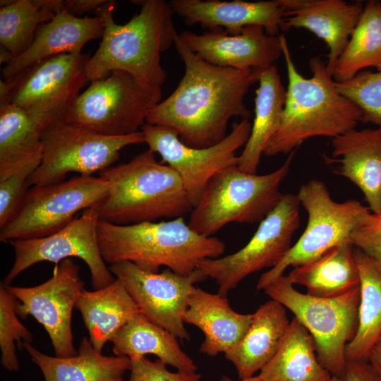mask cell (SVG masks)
<instances>
[{"label": "cell", "mask_w": 381, "mask_h": 381, "mask_svg": "<svg viewBox=\"0 0 381 381\" xmlns=\"http://www.w3.org/2000/svg\"><path fill=\"white\" fill-rule=\"evenodd\" d=\"M179 36L200 58L221 67L260 71L274 65L282 54L279 36L270 35L258 25L246 27L238 35L212 29L200 35L182 31Z\"/></svg>", "instance_id": "ac0fdd59"}, {"label": "cell", "mask_w": 381, "mask_h": 381, "mask_svg": "<svg viewBox=\"0 0 381 381\" xmlns=\"http://www.w3.org/2000/svg\"><path fill=\"white\" fill-rule=\"evenodd\" d=\"M111 342L115 356L131 358L152 354L178 371L196 373L198 370L194 361L181 349L177 338L141 313L123 326Z\"/></svg>", "instance_id": "f546056e"}, {"label": "cell", "mask_w": 381, "mask_h": 381, "mask_svg": "<svg viewBox=\"0 0 381 381\" xmlns=\"http://www.w3.org/2000/svg\"><path fill=\"white\" fill-rule=\"evenodd\" d=\"M160 101L130 74L114 71L90 82L61 119L106 135H127L140 131Z\"/></svg>", "instance_id": "9c48e42d"}, {"label": "cell", "mask_w": 381, "mask_h": 381, "mask_svg": "<svg viewBox=\"0 0 381 381\" xmlns=\"http://www.w3.org/2000/svg\"><path fill=\"white\" fill-rule=\"evenodd\" d=\"M219 381H262V380L258 375L249 378L239 379L238 380H234L226 375H222Z\"/></svg>", "instance_id": "ee69618b"}, {"label": "cell", "mask_w": 381, "mask_h": 381, "mask_svg": "<svg viewBox=\"0 0 381 381\" xmlns=\"http://www.w3.org/2000/svg\"><path fill=\"white\" fill-rule=\"evenodd\" d=\"M296 151L289 153L280 167L266 174L246 173L237 165L218 172L190 212L189 226L210 237L229 223H260L282 198L280 186Z\"/></svg>", "instance_id": "8992f818"}, {"label": "cell", "mask_w": 381, "mask_h": 381, "mask_svg": "<svg viewBox=\"0 0 381 381\" xmlns=\"http://www.w3.org/2000/svg\"><path fill=\"white\" fill-rule=\"evenodd\" d=\"M263 291L289 310L312 334L323 368L332 376L342 377L346 348L358 326L360 286L339 296L318 298L297 291L284 274Z\"/></svg>", "instance_id": "52a82bcc"}, {"label": "cell", "mask_w": 381, "mask_h": 381, "mask_svg": "<svg viewBox=\"0 0 381 381\" xmlns=\"http://www.w3.org/2000/svg\"><path fill=\"white\" fill-rule=\"evenodd\" d=\"M130 376L128 381H200L201 375L196 373L171 372L167 364L157 358L150 361L146 356L130 358Z\"/></svg>", "instance_id": "74e56055"}, {"label": "cell", "mask_w": 381, "mask_h": 381, "mask_svg": "<svg viewBox=\"0 0 381 381\" xmlns=\"http://www.w3.org/2000/svg\"><path fill=\"white\" fill-rule=\"evenodd\" d=\"M82 87L29 109L0 102V180L42 152L44 131L54 121L61 119Z\"/></svg>", "instance_id": "e0dca14e"}, {"label": "cell", "mask_w": 381, "mask_h": 381, "mask_svg": "<svg viewBox=\"0 0 381 381\" xmlns=\"http://www.w3.org/2000/svg\"><path fill=\"white\" fill-rule=\"evenodd\" d=\"M97 239L106 263L128 261L151 272L164 266L181 275L190 274L207 259L221 257L226 248L220 239L195 232L183 217L131 224L99 219Z\"/></svg>", "instance_id": "277c9868"}, {"label": "cell", "mask_w": 381, "mask_h": 381, "mask_svg": "<svg viewBox=\"0 0 381 381\" xmlns=\"http://www.w3.org/2000/svg\"><path fill=\"white\" fill-rule=\"evenodd\" d=\"M350 241L381 266V212H368L352 231Z\"/></svg>", "instance_id": "f35d334b"}, {"label": "cell", "mask_w": 381, "mask_h": 381, "mask_svg": "<svg viewBox=\"0 0 381 381\" xmlns=\"http://www.w3.org/2000/svg\"><path fill=\"white\" fill-rule=\"evenodd\" d=\"M109 269L148 320L177 339H190L183 317L195 284L206 279L197 270L189 275L177 274L169 268L159 273L151 272L128 261L110 265Z\"/></svg>", "instance_id": "2e32d148"}, {"label": "cell", "mask_w": 381, "mask_h": 381, "mask_svg": "<svg viewBox=\"0 0 381 381\" xmlns=\"http://www.w3.org/2000/svg\"><path fill=\"white\" fill-rule=\"evenodd\" d=\"M258 375L262 381H327L332 376L318 358L312 334L294 317L276 354Z\"/></svg>", "instance_id": "4dcf8cb0"}, {"label": "cell", "mask_w": 381, "mask_h": 381, "mask_svg": "<svg viewBox=\"0 0 381 381\" xmlns=\"http://www.w3.org/2000/svg\"><path fill=\"white\" fill-rule=\"evenodd\" d=\"M134 1L140 10L125 24H118L113 18L115 1H107L94 11L103 18L104 30L86 64L85 75L92 82L114 71L126 72L161 100L167 77L161 54L174 45L177 32L174 12L164 0Z\"/></svg>", "instance_id": "7a4b0ae2"}, {"label": "cell", "mask_w": 381, "mask_h": 381, "mask_svg": "<svg viewBox=\"0 0 381 381\" xmlns=\"http://www.w3.org/2000/svg\"><path fill=\"white\" fill-rule=\"evenodd\" d=\"M288 78L281 123L266 145L263 155L291 153L315 137L332 139L361 122L360 109L337 89L326 62L319 56L309 60L312 77H303L292 59L286 39L279 35Z\"/></svg>", "instance_id": "3957f363"}, {"label": "cell", "mask_w": 381, "mask_h": 381, "mask_svg": "<svg viewBox=\"0 0 381 381\" xmlns=\"http://www.w3.org/2000/svg\"><path fill=\"white\" fill-rule=\"evenodd\" d=\"M174 13L189 25L200 24L210 30L224 28L230 35L240 34L248 26L262 27L272 36H279L286 9L282 0H171Z\"/></svg>", "instance_id": "ffe728a7"}, {"label": "cell", "mask_w": 381, "mask_h": 381, "mask_svg": "<svg viewBox=\"0 0 381 381\" xmlns=\"http://www.w3.org/2000/svg\"><path fill=\"white\" fill-rule=\"evenodd\" d=\"M327 381H344L342 377L332 376L330 379Z\"/></svg>", "instance_id": "f6af8a7d"}, {"label": "cell", "mask_w": 381, "mask_h": 381, "mask_svg": "<svg viewBox=\"0 0 381 381\" xmlns=\"http://www.w3.org/2000/svg\"><path fill=\"white\" fill-rule=\"evenodd\" d=\"M17 299L1 283L0 286V348L1 364L10 372L18 371L20 363L16 344L20 349L24 343L32 342L30 332L22 324L16 313Z\"/></svg>", "instance_id": "e575fe53"}, {"label": "cell", "mask_w": 381, "mask_h": 381, "mask_svg": "<svg viewBox=\"0 0 381 381\" xmlns=\"http://www.w3.org/2000/svg\"><path fill=\"white\" fill-rule=\"evenodd\" d=\"M106 0H65L64 9L71 15L80 17L89 11H95L100 6L105 4Z\"/></svg>", "instance_id": "60d3db41"}, {"label": "cell", "mask_w": 381, "mask_h": 381, "mask_svg": "<svg viewBox=\"0 0 381 381\" xmlns=\"http://www.w3.org/2000/svg\"><path fill=\"white\" fill-rule=\"evenodd\" d=\"M14 56L13 54L5 47L1 46L0 49V63H6V64L9 63Z\"/></svg>", "instance_id": "7bdbcfd3"}, {"label": "cell", "mask_w": 381, "mask_h": 381, "mask_svg": "<svg viewBox=\"0 0 381 381\" xmlns=\"http://www.w3.org/2000/svg\"><path fill=\"white\" fill-rule=\"evenodd\" d=\"M353 255L359 271L361 294L358 329L346 348V362L368 361L381 334V266L355 247Z\"/></svg>", "instance_id": "1f68e13d"}, {"label": "cell", "mask_w": 381, "mask_h": 381, "mask_svg": "<svg viewBox=\"0 0 381 381\" xmlns=\"http://www.w3.org/2000/svg\"><path fill=\"white\" fill-rule=\"evenodd\" d=\"M258 82L250 134L237 164L250 174H257L264 150L280 126L286 100V88L275 65L260 71Z\"/></svg>", "instance_id": "f1b7e54d"}, {"label": "cell", "mask_w": 381, "mask_h": 381, "mask_svg": "<svg viewBox=\"0 0 381 381\" xmlns=\"http://www.w3.org/2000/svg\"><path fill=\"white\" fill-rule=\"evenodd\" d=\"M342 378L344 381H381L368 361L347 362Z\"/></svg>", "instance_id": "ab89813d"}, {"label": "cell", "mask_w": 381, "mask_h": 381, "mask_svg": "<svg viewBox=\"0 0 381 381\" xmlns=\"http://www.w3.org/2000/svg\"><path fill=\"white\" fill-rule=\"evenodd\" d=\"M251 126L248 119L233 123L230 133L224 140L205 148L185 145L177 133L168 127L146 123L140 131L148 149L159 155L160 162L179 174L193 208L215 174L238 164L236 152L247 143Z\"/></svg>", "instance_id": "4fadbf2b"}, {"label": "cell", "mask_w": 381, "mask_h": 381, "mask_svg": "<svg viewBox=\"0 0 381 381\" xmlns=\"http://www.w3.org/2000/svg\"><path fill=\"white\" fill-rule=\"evenodd\" d=\"M109 190L106 179L74 176L64 181L32 186L16 215L0 230V241L44 237L63 229L87 209L98 206Z\"/></svg>", "instance_id": "8fae6325"}, {"label": "cell", "mask_w": 381, "mask_h": 381, "mask_svg": "<svg viewBox=\"0 0 381 381\" xmlns=\"http://www.w3.org/2000/svg\"><path fill=\"white\" fill-rule=\"evenodd\" d=\"M63 9L62 0H1V46L18 56L30 47L38 28Z\"/></svg>", "instance_id": "d6a6232c"}, {"label": "cell", "mask_w": 381, "mask_h": 381, "mask_svg": "<svg viewBox=\"0 0 381 381\" xmlns=\"http://www.w3.org/2000/svg\"><path fill=\"white\" fill-rule=\"evenodd\" d=\"M109 190L97 207L100 220L116 224L182 217L193 209L183 182L150 149L99 173Z\"/></svg>", "instance_id": "5b68a950"}, {"label": "cell", "mask_w": 381, "mask_h": 381, "mask_svg": "<svg viewBox=\"0 0 381 381\" xmlns=\"http://www.w3.org/2000/svg\"><path fill=\"white\" fill-rule=\"evenodd\" d=\"M286 9L282 31L305 28L329 48L326 68L332 76L364 8L361 1L343 0H282Z\"/></svg>", "instance_id": "44dd1931"}, {"label": "cell", "mask_w": 381, "mask_h": 381, "mask_svg": "<svg viewBox=\"0 0 381 381\" xmlns=\"http://www.w3.org/2000/svg\"><path fill=\"white\" fill-rule=\"evenodd\" d=\"M351 241L337 244L316 260L294 267L288 274L291 283L304 286L308 295L329 298L360 286L358 268Z\"/></svg>", "instance_id": "83f0119b"}, {"label": "cell", "mask_w": 381, "mask_h": 381, "mask_svg": "<svg viewBox=\"0 0 381 381\" xmlns=\"http://www.w3.org/2000/svg\"><path fill=\"white\" fill-rule=\"evenodd\" d=\"M184 323L198 327L205 339L200 351L216 356L237 344L245 336L252 321V314L236 312L226 296L195 287L183 317Z\"/></svg>", "instance_id": "cb8c5ba5"}, {"label": "cell", "mask_w": 381, "mask_h": 381, "mask_svg": "<svg viewBox=\"0 0 381 381\" xmlns=\"http://www.w3.org/2000/svg\"><path fill=\"white\" fill-rule=\"evenodd\" d=\"M104 22L102 17H77L66 10L59 11L52 20L37 29L30 47L13 58L2 69L4 80H9L28 67L47 58L64 54H82L90 41L102 37Z\"/></svg>", "instance_id": "7402d4cb"}, {"label": "cell", "mask_w": 381, "mask_h": 381, "mask_svg": "<svg viewBox=\"0 0 381 381\" xmlns=\"http://www.w3.org/2000/svg\"><path fill=\"white\" fill-rule=\"evenodd\" d=\"M42 153L32 157L0 180V229L16 215L28 192V179L39 167Z\"/></svg>", "instance_id": "8d00e7d4"}, {"label": "cell", "mask_w": 381, "mask_h": 381, "mask_svg": "<svg viewBox=\"0 0 381 381\" xmlns=\"http://www.w3.org/2000/svg\"><path fill=\"white\" fill-rule=\"evenodd\" d=\"M368 361L381 378V334L370 349Z\"/></svg>", "instance_id": "b9f144b4"}, {"label": "cell", "mask_w": 381, "mask_h": 381, "mask_svg": "<svg viewBox=\"0 0 381 381\" xmlns=\"http://www.w3.org/2000/svg\"><path fill=\"white\" fill-rule=\"evenodd\" d=\"M300 206L297 195L284 194L246 246L232 254L204 260L197 271L205 279H213L218 293L226 296L250 274L272 268L292 246V238L300 226Z\"/></svg>", "instance_id": "7c38bea8"}, {"label": "cell", "mask_w": 381, "mask_h": 381, "mask_svg": "<svg viewBox=\"0 0 381 381\" xmlns=\"http://www.w3.org/2000/svg\"><path fill=\"white\" fill-rule=\"evenodd\" d=\"M368 67L381 71V3L375 0L365 3L332 78L337 83L344 82Z\"/></svg>", "instance_id": "836d02e7"}, {"label": "cell", "mask_w": 381, "mask_h": 381, "mask_svg": "<svg viewBox=\"0 0 381 381\" xmlns=\"http://www.w3.org/2000/svg\"><path fill=\"white\" fill-rule=\"evenodd\" d=\"M85 54H64L44 59L9 79L1 80L0 101L29 109L51 102L88 79Z\"/></svg>", "instance_id": "d6986e66"}, {"label": "cell", "mask_w": 381, "mask_h": 381, "mask_svg": "<svg viewBox=\"0 0 381 381\" xmlns=\"http://www.w3.org/2000/svg\"><path fill=\"white\" fill-rule=\"evenodd\" d=\"M97 206L87 209L63 229L49 236L8 242L13 248V264L2 284L9 286L23 271L40 262L57 264L72 257L83 260L91 274L93 289L105 287L115 278L102 256L97 239Z\"/></svg>", "instance_id": "5bb4252c"}, {"label": "cell", "mask_w": 381, "mask_h": 381, "mask_svg": "<svg viewBox=\"0 0 381 381\" xmlns=\"http://www.w3.org/2000/svg\"><path fill=\"white\" fill-rule=\"evenodd\" d=\"M141 143H145L141 131L127 135H106L59 119L42 134L41 162L30 176L29 186L64 181L71 172L93 176L111 167L123 148Z\"/></svg>", "instance_id": "ba28073f"}, {"label": "cell", "mask_w": 381, "mask_h": 381, "mask_svg": "<svg viewBox=\"0 0 381 381\" xmlns=\"http://www.w3.org/2000/svg\"><path fill=\"white\" fill-rule=\"evenodd\" d=\"M297 197L308 214L306 227L279 262L260 276L258 290H263L284 275L288 267L309 263L330 248L350 241L353 229L370 212L357 200L334 201L325 184L317 179L303 184Z\"/></svg>", "instance_id": "30bf717a"}, {"label": "cell", "mask_w": 381, "mask_h": 381, "mask_svg": "<svg viewBox=\"0 0 381 381\" xmlns=\"http://www.w3.org/2000/svg\"><path fill=\"white\" fill-rule=\"evenodd\" d=\"M289 324L286 308L278 301L271 299L258 307L252 314L251 324L245 336L224 353L239 379L255 376L272 360Z\"/></svg>", "instance_id": "d4e9b609"}, {"label": "cell", "mask_w": 381, "mask_h": 381, "mask_svg": "<svg viewBox=\"0 0 381 381\" xmlns=\"http://www.w3.org/2000/svg\"><path fill=\"white\" fill-rule=\"evenodd\" d=\"M96 351L102 350L140 310L122 282L115 280L93 291L84 289L75 303Z\"/></svg>", "instance_id": "4316f807"}, {"label": "cell", "mask_w": 381, "mask_h": 381, "mask_svg": "<svg viewBox=\"0 0 381 381\" xmlns=\"http://www.w3.org/2000/svg\"><path fill=\"white\" fill-rule=\"evenodd\" d=\"M336 86L360 109L362 123L381 128V71H361L348 80L336 82Z\"/></svg>", "instance_id": "d590c367"}, {"label": "cell", "mask_w": 381, "mask_h": 381, "mask_svg": "<svg viewBox=\"0 0 381 381\" xmlns=\"http://www.w3.org/2000/svg\"><path fill=\"white\" fill-rule=\"evenodd\" d=\"M23 348L40 369L44 381H123L131 367L128 357L104 356L85 337L78 353L71 357L48 356L30 343H24Z\"/></svg>", "instance_id": "484cf974"}, {"label": "cell", "mask_w": 381, "mask_h": 381, "mask_svg": "<svg viewBox=\"0 0 381 381\" xmlns=\"http://www.w3.org/2000/svg\"><path fill=\"white\" fill-rule=\"evenodd\" d=\"M327 164H338L337 174L363 192L371 212H381V128L351 129L332 139Z\"/></svg>", "instance_id": "603a6c76"}, {"label": "cell", "mask_w": 381, "mask_h": 381, "mask_svg": "<svg viewBox=\"0 0 381 381\" xmlns=\"http://www.w3.org/2000/svg\"><path fill=\"white\" fill-rule=\"evenodd\" d=\"M79 267L71 258L55 264L52 276L41 284L5 286L17 299V315L33 317L47 331L55 356L71 357L78 351L73 345L72 313L84 289Z\"/></svg>", "instance_id": "9a60e30c"}, {"label": "cell", "mask_w": 381, "mask_h": 381, "mask_svg": "<svg viewBox=\"0 0 381 381\" xmlns=\"http://www.w3.org/2000/svg\"><path fill=\"white\" fill-rule=\"evenodd\" d=\"M174 46L184 64L183 75L174 92L152 109L146 123L173 129L191 147L214 145L228 135L232 118L250 117L244 97L260 71L212 65L190 51L178 32Z\"/></svg>", "instance_id": "6da1fadb"}]
</instances>
